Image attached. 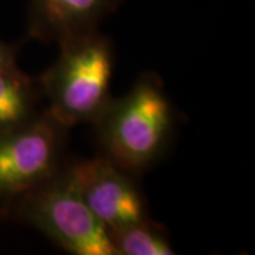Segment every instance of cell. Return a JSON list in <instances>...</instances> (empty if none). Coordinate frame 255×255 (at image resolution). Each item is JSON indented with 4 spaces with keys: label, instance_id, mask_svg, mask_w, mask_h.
Segmentation results:
<instances>
[{
    "label": "cell",
    "instance_id": "6",
    "mask_svg": "<svg viewBox=\"0 0 255 255\" xmlns=\"http://www.w3.org/2000/svg\"><path fill=\"white\" fill-rule=\"evenodd\" d=\"M119 3L121 0H30L27 36L58 44L95 30Z\"/></svg>",
    "mask_w": 255,
    "mask_h": 255
},
{
    "label": "cell",
    "instance_id": "9",
    "mask_svg": "<svg viewBox=\"0 0 255 255\" xmlns=\"http://www.w3.org/2000/svg\"><path fill=\"white\" fill-rule=\"evenodd\" d=\"M17 48L0 40V67L16 65Z\"/></svg>",
    "mask_w": 255,
    "mask_h": 255
},
{
    "label": "cell",
    "instance_id": "4",
    "mask_svg": "<svg viewBox=\"0 0 255 255\" xmlns=\"http://www.w3.org/2000/svg\"><path fill=\"white\" fill-rule=\"evenodd\" d=\"M68 128L47 110L0 133V207L38 187L60 170Z\"/></svg>",
    "mask_w": 255,
    "mask_h": 255
},
{
    "label": "cell",
    "instance_id": "2",
    "mask_svg": "<svg viewBox=\"0 0 255 255\" xmlns=\"http://www.w3.org/2000/svg\"><path fill=\"white\" fill-rule=\"evenodd\" d=\"M60 55L38 80L46 110L64 127L94 122L112 98V43L98 28L58 43Z\"/></svg>",
    "mask_w": 255,
    "mask_h": 255
},
{
    "label": "cell",
    "instance_id": "1",
    "mask_svg": "<svg viewBox=\"0 0 255 255\" xmlns=\"http://www.w3.org/2000/svg\"><path fill=\"white\" fill-rule=\"evenodd\" d=\"M105 156L129 173L156 163L170 142L174 111L160 80L143 74L119 98H111L92 122Z\"/></svg>",
    "mask_w": 255,
    "mask_h": 255
},
{
    "label": "cell",
    "instance_id": "7",
    "mask_svg": "<svg viewBox=\"0 0 255 255\" xmlns=\"http://www.w3.org/2000/svg\"><path fill=\"white\" fill-rule=\"evenodd\" d=\"M43 98L37 78H31L16 65L0 67V133L33 119Z\"/></svg>",
    "mask_w": 255,
    "mask_h": 255
},
{
    "label": "cell",
    "instance_id": "8",
    "mask_svg": "<svg viewBox=\"0 0 255 255\" xmlns=\"http://www.w3.org/2000/svg\"><path fill=\"white\" fill-rule=\"evenodd\" d=\"M110 238L118 255H172L170 240L149 219L110 230Z\"/></svg>",
    "mask_w": 255,
    "mask_h": 255
},
{
    "label": "cell",
    "instance_id": "3",
    "mask_svg": "<svg viewBox=\"0 0 255 255\" xmlns=\"http://www.w3.org/2000/svg\"><path fill=\"white\" fill-rule=\"evenodd\" d=\"M14 214L75 255H118L107 227L77 191L67 169L10 201Z\"/></svg>",
    "mask_w": 255,
    "mask_h": 255
},
{
    "label": "cell",
    "instance_id": "5",
    "mask_svg": "<svg viewBox=\"0 0 255 255\" xmlns=\"http://www.w3.org/2000/svg\"><path fill=\"white\" fill-rule=\"evenodd\" d=\"M82 200L107 230L147 219L146 201L132 173L107 156L65 167Z\"/></svg>",
    "mask_w": 255,
    "mask_h": 255
}]
</instances>
